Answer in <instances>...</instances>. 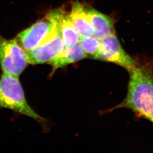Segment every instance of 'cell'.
<instances>
[{
    "mask_svg": "<svg viewBox=\"0 0 153 153\" xmlns=\"http://www.w3.org/2000/svg\"><path fill=\"white\" fill-rule=\"evenodd\" d=\"M130 78L127 95L117 108H126L153 123V65L137 63L129 71Z\"/></svg>",
    "mask_w": 153,
    "mask_h": 153,
    "instance_id": "1",
    "label": "cell"
},
{
    "mask_svg": "<svg viewBox=\"0 0 153 153\" xmlns=\"http://www.w3.org/2000/svg\"><path fill=\"white\" fill-rule=\"evenodd\" d=\"M65 15L63 8L51 10L43 18L20 32L16 40L25 51H31L50 39L60 29Z\"/></svg>",
    "mask_w": 153,
    "mask_h": 153,
    "instance_id": "2",
    "label": "cell"
},
{
    "mask_svg": "<svg viewBox=\"0 0 153 153\" xmlns=\"http://www.w3.org/2000/svg\"><path fill=\"white\" fill-rule=\"evenodd\" d=\"M0 107L13 110L39 121L44 119L26 101L19 76L3 73L0 78Z\"/></svg>",
    "mask_w": 153,
    "mask_h": 153,
    "instance_id": "3",
    "label": "cell"
},
{
    "mask_svg": "<svg viewBox=\"0 0 153 153\" xmlns=\"http://www.w3.org/2000/svg\"><path fill=\"white\" fill-rule=\"evenodd\" d=\"M28 64L26 52L16 39L9 40L0 35V67L3 73L19 76Z\"/></svg>",
    "mask_w": 153,
    "mask_h": 153,
    "instance_id": "4",
    "label": "cell"
},
{
    "mask_svg": "<svg viewBox=\"0 0 153 153\" xmlns=\"http://www.w3.org/2000/svg\"><path fill=\"white\" fill-rule=\"evenodd\" d=\"M96 59L113 62L128 71L134 68L137 63L124 51L114 32L101 40Z\"/></svg>",
    "mask_w": 153,
    "mask_h": 153,
    "instance_id": "5",
    "label": "cell"
},
{
    "mask_svg": "<svg viewBox=\"0 0 153 153\" xmlns=\"http://www.w3.org/2000/svg\"><path fill=\"white\" fill-rule=\"evenodd\" d=\"M65 48L59 29L50 39L31 51H27L28 62L32 65L49 62Z\"/></svg>",
    "mask_w": 153,
    "mask_h": 153,
    "instance_id": "6",
    "label": "cell"
},
{
    "mask_svg": "<svg viewBox=\"0 0 153 153\" xmlns=\"http://www.w3.org/2000/svg\"><path fill=\"white\" fill-rule=\"evenodd\" d=\"M85 12L94 28V35L101 40L114 33V22L110 17L102 14L91 7H86Z\"/></svg>",
    "mask_w": 153,
    "mask_h": 153,
    "instance_id": "7",
    "label": "cell"
},
{
    "mask_svg": "<svg viewBox=\"0 0 153 153\" xmlns=\"http://www.w3.org/2000/svg\"><path fill=\"white\" fill-rule=\"evenodd\" d=\"M69 16L80 37L94 36V27L87 16L85 7L81 3L77 1L73 4Z\"/></svg>",
    "mask_w": 153,
    "mask_h": 153,
    "instance_id": "8",
    "label": "cell"
},
{
    "mask_svg": "<svg viewBox=\"0 0 153 153\" xmlns=\"http://www.w3.org/2000/svg\"><path fill=\"white\" fill-rule=\"evenodd\" d=\"M86 58H87V55L79 44L70 48L65 47L62 52L49 62L53 68L52 74L58 68L67 66Z\"/></svg>",
    "mask_w": 153,
    "mask_h": 153,
    "instance_id": "9",
    "label": "cell"
},
{
    "mask_svg": "<svg viewBox=\"0 0 153 153\" xmlns=\"http://www.w3.org/2000/svg\"><path fill=\"white\" fill-rule=\"evenodd\" d=\"M60 30L65 47L70 48L78 44L80 36L74 29L69 15H65L62 19Z\"/></svg>",
    "mask_w": 153,
    "mask_h": 153,
    "instance_id": "10",
    "label": "cell"
},
{
    "mask_svg": "<svg viewBox=\"0 0 153 153\" xmlns=\"http://www.w3.org/2000/svg\"><path fill=\"white\" fill-rule=\"evenodd\" d=\"M78 44L87 58L96 59L100 50L101 40L94 36L80 37Z\"/></svg>",
    "mask_w": 153,
    "mask_h": 153,
    "instance_id": "11",
    "label": "cell"
}]
</instances>
